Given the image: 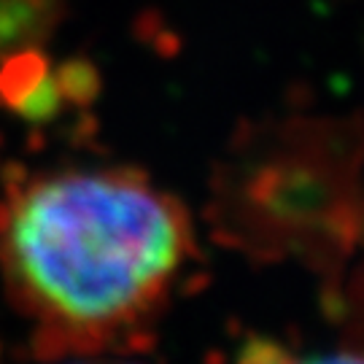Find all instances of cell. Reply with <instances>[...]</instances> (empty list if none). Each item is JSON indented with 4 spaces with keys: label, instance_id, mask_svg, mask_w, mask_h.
Wrapping results in <instances>:
<instances>
[{
    "label": "cell",
    "instance_id": "obj_1",
    "mask_svg": "<svg viewBox=\"0 0 364 364\" xmlns=\"http://www.w3.org/2000/svg\"><path fill=\"white\" fill-rule=\"evenodd\" d=\"M192 257L181 200L127 168L49 173L0 221V264L43 346L103 351L162 308Z\"/></svg>",
    "mask_w": 364,
    "mask_h": 364
},
{
    "label": "cell",
    "instance_id": "obj_2",
    "mask_svg": "<svg viewBox=\"0 0 364 364\" xmlns=\"http://www.w3.org/2000/svg\"><path fill=\"white\" fill-rule=\"evenodd\" d=\"M49 11V0H0V68L43 30Z\"/></svg>",
    "mask_w": 364,
    "mask_h": 364
},
{
    "label": "cell",
    "instance_id": "obj_3",
    "mask_svg": "<svg viewBox=\"0 0 364 364\" xmlns=\"http://www.w3.org/2000/svg\"><path fill=\"white\" fill-rule=\"evenodd\" d=\"M240 364H362L353 353H294L270 340H254L240 353Z\"/></svg>",
    "mask_w": 364,
    "mask_h": 364
}]
</instances>
